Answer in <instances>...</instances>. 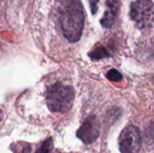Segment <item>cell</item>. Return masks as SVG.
<instances>
[{"mask_svg":"<svg viewBox=\"0 0 154 153\" xmlns=\"http://www.w3.org/2000/svg\"><path fill=\"white\" fill-rule=\"evenodd\" d=\"M58 19L64 37L69 42H78L83 32L85 14L79 0H60Z\"/></svg>","mask_w":154,"mask_h":153,"instance_id":"obj_1","label":"cell"},{"mask_svg":"<svg viewBox=\"0 0 154 153\" xmlns=\"http://www.w3.org/2000/svg\"><path fill=\"white\" fill-rule=\"evenodd\" d=\"M75 98L73 87L63 83H55L46 91V103L50 111L65 114L72 107Z\"/></svg>","mask_w":154,"mask_h":153,"instance_id":"obj_2","label":"cell"},{"mask_svg":"<svg viewBox=\"0 0 154 153\" xmlns=\"http://www.w3.org/2000/svg\"><path fill=\"white\" fill-rule=\"evenodd\" d=\"M130 15L138 28L146 29L152 26L153 3L152 0H136L131 4Z\"/></svg>","mask_w":154,"mask_h":153,"instance_id":"obj_3","label":"cell"},{"mask_svg":"<svg viewBox=\"0 0 154 153\" xmlns=\"http://www.w3.org/2000/svg\"><path fill=\"white\" fill-rule=\"evenodd\" d=\"M142 145L140 130L134 125H129L120 134L119 148L121 153H138Z\"/></svg>","mask_w":154,"mask_h":153,"instance_id":"obj_4","label":"cell"},{"mask_svg":"<svg viewBox=\"0 0 154 153\" xmlns=\"http://www.w3.org/2000/svg\"><path fill=\"white\" fill-rule=\"evenodd\" d=\"M101 125L97 116H88L77 132V136L85 144L94 142L99 136Z\"/></svg>","mask_w":154,"mask_h":153,"instance_id":"obj_5","label":"cell"},{"mask_svg":"<svg viewBox=\"0 0 154 153\" xmlns=\"http://www.w3.org/2000/svg\"><path fill=\"white\" fill-rule=\"evenodd\" d=\"M106 10L102 18L100 19L101 25L104 28H111L116 20L118 13V2L117 0H105Z\"/></svg>","mask_w":154,"mask_h":153,"instance_id":"obj_6","label":"cell"},{"mask_svg":"<svg viewBox=\"0 0 154 153\" xmlns=\"http://www.w3.org/2000/svg\"><path fill=\"white\" fill-rule=\"evenodd\" d=\"M36 153H59V151L54 148L52 138H48L42 143Z\"/></svg>","mask_w":154,"mask_h":153,"instance_id":"obj_7","label":"cell"},{"mask_svg":"<svg viewBox=\"0 0 154 153\" xmlns=\"http://www.w3.org/2000/svg\"><path fill=\"white\" fill-rule=\"evenodd\" d=\"M108 56H109V54L107 53V51L102 47L97 48V50H95L93 52L90 53V57L92 58V60H100V59H103V58H106Z\"/></svg>","mask_w":154,"mask_h":153,"instance_id":"obj_8","label":"cell"},{"mask_svg":"<svg viewBox=\"0 0 154 153\" xmlns=\"http://www.w3.org/2000/svg\"><path fill=\"white\" fill-rule=\"evenodd\" d=\"M106 78L109 80L114 81V82H118V81H121L123 79L122 74L118 70H116L115 69H113L108 71V73L106 74Z\"/></svg>","mask_w":154,"mask_h":153,"instance_id":"obj_9","label":"cell"},{"mask_svg":"<svg viewBox=\"0 0 154 153\" xmlns=\"http://www.w3.org/2000/svg\"><path fill=\"white\" fill-rule=\"evenodd\" d=\"M3 115H3V111L0 109V123H1L2 120H3Z\"/></svg>","mask_w":154,"mask_h":153,"instance_id":"obj_10","label":"cell"}]
</instances>
